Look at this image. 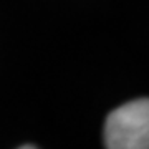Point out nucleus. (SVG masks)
Returning <instances> with one entry per match:
<instances>
[{
	"mask_svg": "<svg viewBox=\"0 0 149 149\" xmlns=\"http://www.w3.org/2000/svg\"><path fill=\"white\" fill-rule=\"evenodd\" d=\"M108 149H149V98L124 103L104 123Z\"/></svg>",
	"mask_w": 149,
	"mask_h": 149,
	"instance_id": "f257e3e1",
	"label": "nucleus"
}]
</instances>
